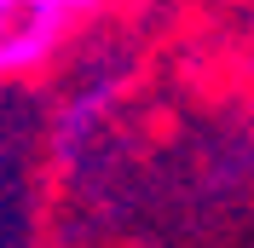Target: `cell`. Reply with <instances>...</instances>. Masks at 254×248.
I'll return each instance as SVG.
<instances>
[{
  "label": "cell",
  "instance_id": "obj_2",
  "mask_svg": "<svg viewBox=\"0 0 254 248\" xmlns=\"http://www.w3.org/2000/svg\"><path fill=\"white\" fill-rule=\"evenodd\" d=\"M116 98H122V81H93L87 93L69 98V110L58 116V127H52V150H58V162H75L81 144L98 133V122L116 110Z\"/></svg>",
  "mask_w": 254,
  "mask_h": 248
},
{
  "label": "cell",
  "instance_id": "obj_1",
  "mask_svg": "<svg viewBox=\"0 0 254 248\" xmlns=\"http://www.w3.org/2000/svg\"><path fill=\"white\" fill-rule=\"evenodd\" d=\"M98 12L104 0H0V81H29L47 69Z\"/></svg>",
  "mask_w": 254,
  "mask_h": 248
}]
</instances>
